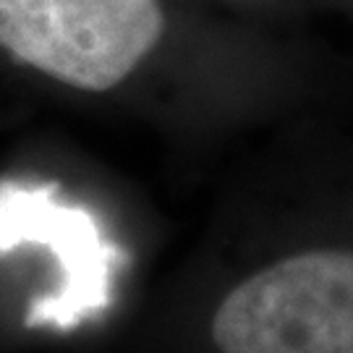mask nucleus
<instances>
[{
	"label": "nucleus",
	"mask_w": 353,
	"mask_h": 353,
	"mask_svg": "<svg viewBox=\"0 0 353 353\" xmlns=\"http://www.w3.org/2000/svg\"><path fill=\"white\" fill-rule=\"evenodd\" d=\"M220 353H353V249L280 256L223 296L210 322Z\"/></svg>",
	"instance_id": "f257e3e1"
},
{
	"label": "nucleus",
	"mask_w": 353,
	"mask_h": 353,
	"mask_svg": "<svg viewBox=\"0 0 353 353\" xmlns=\"http://www.w3.org/2000/svg\"><path fill=\"white\" fill-rule=\"evenodd\" d=\"M163 29L160 0H0V50L81 92L123 84Z\"/></svg>",
	"instance_id": "f03ea898"
}]
</instances>
